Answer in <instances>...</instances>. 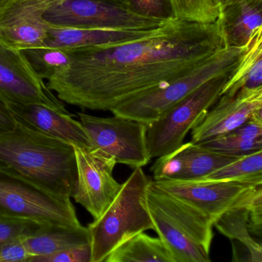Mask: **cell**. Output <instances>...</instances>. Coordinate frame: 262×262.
Returning a JSON list of instances; mask_svg holds the SVG:
<instances>
[{
    "label": "cell",
    "instance_id": "9c48e42d",
    "mask_svg": "<svg viewBox=\"0 0 262 262\" xmlns=\"http://www.w3.org/2000/svg\"><path fill=\"white\" fill-rule=\"evenodd\" d=\"M92 146L114 158L117 163L142 168L151 160L147 146L148 125L115 116L102 118L78 113Z\"/></svg>",
    "mask_w": 262,
    "mask_h": 262
},
{
    "label": "cell",
    "instance_id": "8992f818",
    "mask_svg": "<svg viewBox=\"0 0 262 262\" xmlns=\"http://www.w3.org/2000/svg\"><path fill=\"white\" fill-rule=\"evenodd\" d=\"M233 71L207 81L148 125L147 146L151 159L171 153L183 144L187 134L219 100Z\"/></svg>",
    "mask_w": 262,
    "mask_h": 262
},
{
    "label": "cell",
    "instance_id": "277c9868",
    "mask_svg": "<svg viewBox=\"0 0 262 262\" xmlns=\"http://www.w3.org/2000/svg\"><path fill=\"white\" fill-rule=\"evenodd\" d=\"M151 181L142 168H134L103 214L88 225L91 262L105 261L125 241L142 231L155 229L146 199Z\"/></svg>",
    "mask_w": 262,
    "mask_h": 262
},
{
    "label": "cell",
    "instance_id": "603a6c76",
    "mask_svg": "<svg viewBox=\"0 0 262 262\" xmlns=\"http://www.w3.org/2000/svg\"><path fill=\"white\" fill-rule=\"evenodd\" d=\"M105 262H174L159 237L144 231L136 234L110 253Z\"/></svg>",
    "mask_w": 262,
    "mask_h": 262
},
{
    "label": "cell",
    "instance_id": "ac0fdd59",
    "mask_svg": "<svg viewBox=\"0 0 262 262\" xmlns=\"http://www.w3.org/2000/svg\"><path fill=\"white\" fill-rule=\"evenodd\" d=\"M161 27L153 30L137 31L68 28L50 26L43 47L73 50L83 47L114 45L137 40L156 34Z\"/></svg>",
    "mask_w": 262,
    "mask_h": 262
},
{
    "label": "cell",
    "instance_id": "f1b7e54d",
    "mask_svg": "<svg viewBox=\"0 0 262 262\" xmlns=\"http://www.w3.org/2000/svg\"><path fill=\"white\" fill-rule=\"evenodd\" d=\"M91 243L66 248L48 255L37 256L28 262H91Z\"/></svg>",
    "mask_w": 262,
    "mask_h": 262
},
{
    "label": "cell",
    "instance_id": "52a82bcc",
    "mask_svg": "<svg viewBox=\"0 0 262 262\" xmlns=\"http://www.w3.org/2000/svg\"><path fill=\"white\" fill-rule=\"evenodd\" d=\"M44 18L53 27L96 30L147 31L166 23L138 15L125 0H56Z\"/></svg>",
    "mask_w": 262,
    "mask_h": 262
},
{
    "label": "cell",
    "instance_id": "6da1fadb",
    "mask_svg": "<svg viewBox=\"0 0 262 262\" xmlns=\"http://www.w3.org/2000/svg\"><path fill=\"white\" fill-rule=\"evenodd\" d=\"M223 47L217 20L172 19L156 34L137 40L67 50L70 67L47 85L66 103L111 111L187 73Z\"/></svg>",
    "mask_w": 262,
    "mask_h": 262
},
{
    "label": "cell",
    "instance_id": "4316f807",
    "mask_svg": "<svg viewBox=\"0 0 262 262\" xmlns=\"http://www.w3.org/2000/svg\"><path fill=\"white\" fill-rule=\"evenodd\" d=\"M138 15L156 20L168 22L176 19L171 0H125Z\"/></svg>",
    "mask_w": 262,
    "mask_h": 262
},
{
    "label": "cell",
    "instance_id": "d4e9b609",
    "mask_svg": "<svg viewBox=\"0 0 262 262\" xmlns=\"http://www.w3.org/2000/svg\"><path fill=\"white\" fill-rule=\"evenodd\" d=\"M204 180L235 181L262 184V150L242 156L237 160L211 173Z\"/></svg>",
    "mask_w": 262,
    "mask_h": 262
},
{
    "label": "cell",
    "instance_id": "7c38bea8",
    "mask_svg": "<svg viewBox=\"0 0 262 262\" xmlns=\"http://www.w3.org/2000/svg\"><path fill=\"white\" fill-rule=\"evenodd\" d=\"M0 99L6 103H39L70 114L43 79L37 76L22 50L0 42Z\"/></svg>",
    "mask_w": 262,
    "mask_h": 262
},
{
    "label": "cell",
    "instance_id": "9a60e30c",
    "mask_svg": "<svg viewBox=\"0 0 262 262\" xmlns=\"http://www.w3.org/2000/svg\"><path fill=\"white\" fill-rule=\"evenodd\" d=\"M17 123L73 146L93 147L80 122L43 104L7 103Z\"/></svg>",
    "mask_w": 262,
    "mask_h": 262
},
{
    "label": "cell",
    "instance_id": "4fadbf2b",
    "mask_svg": "<svg viewBox=\"0 0 262 262\" xmlns=\"http://www.w3.org/2000/svg\"><path fill=\"white\" fill-rule=\"evenodd\" d=\"M56 0H7L0 7V42L16 50L43 47L50 25L44 16Z\"/></svg>",
    "mask_w": 262,
    "mask_h": 262
},
{
    "label": "cell",
    "instance_id": "2e32d148",
    "mask_svg": "<svg viewBox=\"0 0 262 262\" xmlns=\"http://www.w3.org/2000/svg\"><path fill=\"white\" fill-rule=\"evenodd\" d=\"M262 113V91L252 94L222 95L203 120L191 130V141L199 143L229 133L254 115Z\"/></svg>",
    "mask_w": 262,
    "mask_h": 262
},
{
    "label": "cell",
    "instance_id": "7402d4cb",
    "mask_svg": "<svg viewBox=\"0 0 262 262\" xmlns=\"http://www.w3.org/2000/svg\"><path fill=\"white\" fill-rule=\"evenodd\" d=\"M262 91V36L257 35L248 53L231 73L222 95L252 94ZM221 95V96H222Z\"/></svg>",
    "mask_w": 262,
    "mask_h": 262
},
{
    "label": "cell",
    "instance_id": "8fae6325",
    "mask_svg": "<svg viewBox=\"0 0 262 262\" xmlns=\"http://www.w3.org/2000/svg\"><path fill=\"white\" fill-rule=\"evenodd\" d=\"M161 191L176 196L206 214L213 222L223 213L243 205L257 185L235 181L151 180Z\"/></svg>",
    "mask_w": 262,
    "mask_h": 262
},
{
    "label": "cell",
    "instance_id": "484cf974",
    "mask_svg": "<svg viewBox=\"0 0 262 262\" xmlns=\"http://www.w3.org/2000/svg\"><path fill=\"white\" fill-rule=\"evenodd\" d=\"M176 19L211 24L217 20L219 11L211 0H171Z\"/></svg>",
    "mask_w": 262,
    "mask_h": 262
},
{
    "label": "cell",
    "instance_id": "1f68e13d",
    "mask_svg": "<svg viewBox=\"0 0 262 262\" xmlns=\"http://www.w3.org/2000/svg\"><path fill=\"white\" fill-rule=\"evenodd\" d=\"M16 124L7 103L0 99V132L13 130L16 126Z\"/></svg>",
    "mask_w": 262,
    "mask_h": 262
},
{
    "label": "cell",
    "instance_id": "e0dca14e",
    "mask_svg": "<svg viewBox=\"0 0 262 262\" xmlns=\"http://www.w3.org/2000/svg\"><path fill=\"white\" fill-rule=\"evenodd\" d=\"M225 48L250 47L262 33V0H241L222 9L217 19Z\"/></svg>",
    "mask_w": 262,
    "mask_h": 262
},
{
    "label": "cell",
    "instance_id": "ba28073f",
    "mask_svg": "<svg viewBox=\"0 0 262 262\" xmlns=\"http://www.w3.org/2000/svg\"><path fill=\"white\" fill-rule=\"evenodd\" d=\"M0 217L41 225H81L70 199L59 197L0 170Z\"/></svg>",
    "mask_w": 262,
    "mask_h": 262
},
{
    "label": "cell",
    "instance_id": "30bf717a",
    "mask_svg": "<svg viewBox=\"0 0 262 262\" xmlns=\"http://www.w3.org/2000/svg\"><path fill=\"white\" fill-rule=\"evenodd\" d=\"M74 147L77 180L73 199L91 214L100 217L122 187L113 177L116 161L93 147Z\"/></svg>",
    "mask_w": 262,
    "mask_h": 262
},
{
    "label": "cell",
    "instance_id": "5bb4252c",
    "mask_svg": "<svg viewBox=\"0 0 262 262\" xmlns=\"http://www.w3.org/2000/svg\"><path fill=\"white\" fill-rule=\"evenodd\" d=\"M241 157L211 151L192 142L157 158L151 167L155 181L200 180Z\"/></svg>",
    "mask_w": 262,
    "mask_h": 262
},
{
    "label": "cell",
    "instance_id": "d6a6232c",
    "mask_svg": "<svg viewBox=\"0 0 262 262\" xmlns=\"http://www.w3.org/2000/svg\"><path fill=\"white\" fill-rule=\"evenodd\" d=\"M212 4H214V7L219 10L220 12L222 9L228 6L231 5V4H235V3L239 2L241 0H211Z\"/></svg>",
    "mask_w": 262,
    "mask_h": 262
},
{
    "label": "cell",
    "instance_id": "cb8c5ba5",
    "mask_svg": "<svg viewBox=\"0 0 262 262\" xmlns=\"http://www.w3.org/2000/svg\"><path fill=\"white\" fill-rule=\"evenodd\" d=\"M35 73L50 80L65 72L70 65L68 50L53 47H35L22 50Z\"/></svg>",
    "mask_w": 262,
    "mask_h": 262
},
{
    "label": "cell",
    "instance_id": "7a4b0ae2",
    "mask_svg": "<svg viewBox=\"0 0 262 262\" xmlns=\"http://www.w3.org/2000/svg\"><path fill=\"white\" fill-rule=\"evenodd\" d=\"M0 170L66 199L77 180L73 145L19 123L0 132Z\"/></svg>",
    "mask_w": 262,
    "mask_h": 262
},
{
    "label": "cell",
    "instance_id": "83f0119b",
    "mask_svg": "<svg viewBox=\"0 0 262 262\" xmlns=\"http://www.w3.org/2000/svg\"><path fill=\"white\" fill-rule=\"evenodd\" d=\"M42 225H46L30 220L0 217V248L9 242L26 238Z\"/></svg>",
    "mask_w": 262,
    "mask_h": 262
},
{
    "label": "cell",
    "instance_id": "4dcf8cb0",
    "mask_svg": "<svg viewBox=\"0 0 262 262\" xmlns=\"http://www.w3.org/2000/svg\"><path fill=\"white\" fill-rule=\"evenodd\" d=\"M30 257L24 239L9 242L0 248V262L28 261Z\"/></svg>",
    "mask_w": 262,
    "mask_h": 262
},
{
    "label": "cell",
    "instance_id": "3957f363",
    "mask_svg": "<svg viewBox=\"0 0 262 262\" xmlns=\"http://www.w3.org/2000/svg\"><path fill=\"white\" fill-rule=\"evenodd\" d=\"M147 205L154 231L174 262H210L214 222L191 204L150 182Z\"/></svg>",
    "mask_w": 262,
    "mask_h": 262
},
{
    "label": "cell",
    "instance_id": "ffe728a7",
    "mask_svg": "<svg viewBox=\"0 0 262 262\" xmlns=\"http://www.w3.org/2000/svg\"><path fill=\"white\" fill-rule=\"evenodd\" d=\"M24 242L31 258L48 255L71 247L91 243V236L88 227L82 225L79 226L46 225L24 238Z\"/></svg>",
    "mask_w": 262,
    "mask_h": 262
},
{
    "label": "cell",
    "instance_id": "44dd1931",
    "mask_svg": "<svg viewBox=\"0 0 262 262\" xmlns=\"http://www.w3.org/2000/svg\"><path fill=\"white\" fill-rule=\"evenodd\" d=\"M211 151L242 157L262 150V113H257L235 129L199 142Z\"/></svg>",
    "mask_w": 262,
    "mask_h": 262
},
{
    "label": "cell",
    "instance_id": "d6986e66",
    "mask_svg": "<svg viewBox=\"0 0 262 262\" xmlns=\"http://www.w3.org/2000/svg\"><path fill=\"white\" fill-rule=\"evenodd\" d=\"M249 199L243 205L225 211L213 224L221 234L232 242V261H244V257H246L247 261H262L261 245L251 237L248 226L246 204Z\"/></svg>",
    "mask_w": 262,
    "mask_h": 262
},
{
    "label": "cell",
    "instance_id": "5b68a950",
    "mask_svg": "<svg viewBox=\"0 0 262 262\" xmlns=\"http://www.w3.org/2000/svg\"><path fill=\"white\" fill-rule=\"evenodd\" d=\"M250 47H223L187 73L119 104L110 112L149 125L207 81L235 70Z\"/></svg>",
    "mask_w": 262,
    "mask_h": 262
},
{
    "label": "cell",
    "instance_id": "836d02e7",
    "mask_svg": "<svg viewBox=\"0 0 262 262\" xmlns=\"http://www.w3.org/2000/svg\"><path fill=\"white\" fill-rule=\"evenodd\" d=\"M6 1H7V0H0V7H2V6L5 4Z\"/></svg>",
    "mask_w": 262,
    "mask_h": 262
},
{
    "label": "cell",
    "instance_id": "f546056e",
    "mask_svg": "<svg viewBox=\"0 0 262 262\" xmlns=\"http://www.w3.org/2000/svg\"><path fill=\"white\" fill-rule=\"evenodd\" d=\"M248 211V226L251 234L260 238L262 234V185L254 190L246 204Z\"/></svg>",
    "mask_w": 262,
    "mask_h": 262
}]
</instances>
